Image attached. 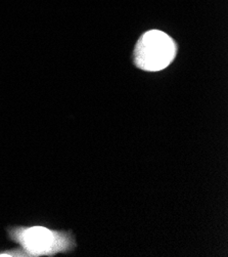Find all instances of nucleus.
Listing matches in <instances>:
<instances>
[{
    "label": "nucleus",
    "instance_id": "f257e3e1",
    "mask_svg": "<svg viewBox=\"0 0 228 257\" xmlns=\"http://www.w3.org/2000/svg\"><path fill=\"white\" fill-rule=\"evenodd\" d=\"M10 235L24 248V256H53L74 245L68 234L43 226L16 227L10 230Z\"/></svg>",
    "mask_w": 228,
    "mask_h": 257
},
{
    "label": "nucleus",
    "instance_id": "f03ea898",
    "mask_svg": "<svg viewBox=\"0 0 228 257\" xmlns=\"http://www.w3.org/2000/svg\"><path fill=\"white\" fill-rule=\"evenodd\" d=\"M176 56V44L166 33L150 30L138 40L134 49V63L144 71L157 72L167 68Z\"/></svg>",
    "mask_w": 228,
    "mask_h": 257
}]
</instances>
